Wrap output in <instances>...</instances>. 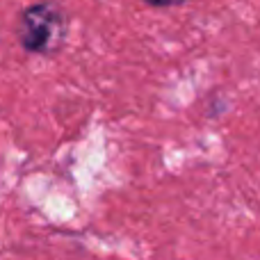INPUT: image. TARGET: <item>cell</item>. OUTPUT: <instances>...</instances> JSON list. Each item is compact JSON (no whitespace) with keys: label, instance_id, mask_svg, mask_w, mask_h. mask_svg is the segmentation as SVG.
<instances>
[{"label":"cell","instance_id":"1","mask_svg":"<svg viewBox=\"0 0 260 260\" xmlns=\"http://www.w3.org/2000/svg\"><path fill=\"white\" fill-rule=\"evenodd\" d=\"M69 18L57 0H39L21 12L16 39L27 53L55 55L67 41Z\"/></svg>","mask_w":260,"mask_h":260},{"label":"cell","instance_id":"2","mask_svg":"<svg viewBox=\"0 0 260 260\" xmlns=\"http://www.w3.org/2000/svg\"><path fill=\"white\" fill-rule=\"evenodd\" d=\"M146 5H153V7H176V5H183L187 0H144Z\"/></svg>","mask_w":260,"mask_h":260}]
</instances>
